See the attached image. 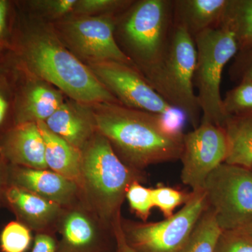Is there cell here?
Instances as JSON below:
<instances>
[{
  "mask_svg": "<svg viewBox=\"0 0 252 252\" xmlns=\"http://www.w3.org/2000/svg\"><path fill=\"white\" fill-rule=\"evenodd\" d=\"M221 232L213 212L207 207L189 241L180 252H215L217 240Z\"/></svg>",
  "mask_w": 252,
  "mask_h": 252,
  "instance_id": "obj_24",
  "label": "cell"
},
{
  "mask_svg": "<svg viewBox=\"0 0 252 252\" xmlns=\"http://www.w3.org/2000/svg\"><path fill=\"white\" fill-rule=\"evenodd\" d=\"M44 124L51 132L80 151L97 132L91 104L67 97Z\"/></svg>",
  "mask_w": 252,
  "mask_h": 252,
  "instance_id": "obj_17",
  "label": "cell"
},
{
  "mask_svg": "<svg viewBox=\"0 0 252 252\" xmlns=\"http://www.w3.org/2000/svg\"><path fill=\"white\" fill-rule=\"evenodd\" d=\"M142 182L136 181L129 187L126 193L130 210L142 222H147L154 207L152 189L147 188Z\"/></svg>",
  "mask_w": 252,
  "mask_h": 252,
  "instance_id": "obj_30",
  "label": "cell"
},
{
  "mask_svg": "<svg viewBox=\"0 0 252 252\" xmlns=\"http://www.w3.org/2000/svg\"><path fill=\"white\" fill-rule=\"evenodd\" d=\"M215 252H252V236L238 230L222 231Z\"/></svg>",
  "mask_w": 252,
  "mask_h": 252,
  "instance_id": "obj_31",
  "label": "cell"
},
{
  "mask_svg": "<svg viewBox=\"0 0 252 252\" xmlns=\"http://www.w3.org/2000/svg\"><path fill=\"white\" fill-rule=\"evenodd\" d=\"M9 185L15 186L59 204L64 208L82 200L80 188L49 169L29 168L9 164Z\"/></svg>",
  "mask_w": 252,
  "mask_h": 252,
  "instance_id": "obj_14",
  "label": "cell"
},
{
  "mask_svg": "<svg viewBox=\"0 0 252 252\" xmlns=\"http://www.w3.org/2000/svg\"><path fill=\"white\" fill-rule=\"evenodd\" d=\"M172 5L173 0H133L117 16L114 31L119 49L172 107L166 64L174 28Z\"/></svg>",
  "mask_w": 252,
  "mask_h": 252,
  "instance_id": "obj_3",
  "label": "cell"
},
{
  "mask_svg": "<svg viewBox=\"0 0 252 252\" xmlns=\"http://www.w3.org/2000/svg\"><path fill=\"white\" fill-rule=\"evenodd\" d=\"M117 16L71 14L51 23L58 37L86 65L115 61L133 65L116 41Z\"/></svg>",
  "mask_w": 252,
  "mask_h": 252,
  "instance_id": "obj_8",
  "label": "cell"
},
{
  "mask_svg": "<svg viewBox=\"0 0 252 252\" xmlns=\"http://www.w3.org/2000/svg\"><path fill=\"white\" fill-rule=\"evenodd\" d=\"M228 71L230 80L237 84L252 81V47L239 51Z\"/></svg>",
  "mask_w": 252,
  "mask_h": 252,
  "instance_id": "obj_32",
  "label": "cell"
},
{
  "mask_svg": "<svg viewBox=\"0 0 252 252\" xmlns=\"http://www.w3.org/2000/svg\"><path fill=\"white\" fill-rule=\"evenodd\" d=\"M0 156L9 164L48 169L44 141L36 123L16 124L0 138Z\"/></svg>",
  "mask_w": 252,
  "mask_h": 252,
  "instance_id": "obj_16",
  "label": "cell"
},
{
  "mask_svg": "<svg viewBox=\"0 0 252 252\" xmlns=\"http://www.w3.org/2000/svg\"><path fill=\"white\" fill-rule=\"evenodd\" d=\"M122 218L123 217L118 220L112 228L113 239L115 241L117 252H137L126 241L122 230Z\"/></svg>",
  "mask_w": 252,
  "mask_h": 252,
  "instance_id": "obj_34",
  "label": "cell"
},
{
  "mask_svg": "<svg viewBox=\"0 0 252 252\" xmlns=\"http://www.w3.org/2000/svg\"><path fill=\"white\" fill-rule=\"evenodd\" d=\"M223 110L229 117L252 113V81H243L230 89L223 98Z\"/></svg>",
  "mask_w": 252,
  "mask_h": 252,
  "instance_id": "obj_27",
  "label": "cell"
},
{
  "mask_svg": "<svg viewBox=\"0 0 252 252\" xmlns=\"http://www.w3.org/2000/svg\"><path fill=\"white\" fill-rule=\"evenodd\" d=\"M238 230H240V231L243 232V233L252 236V222L250 224L247 225L246 226L243 227V228H240V229Z\"/></svg>",
  "mask_w": 252,
  "mask_h": 252,
  "instance_id": "obj_36",
  "label": "cell"
},
{
  "mask_svg": "<svg viewBox=\"0 0 252 252\" xmlns=\"http://www.w3.org/2000/svg\"><path fill=\"white\" fill-rule=\"evenodd\" d=\"M197 63L195 41L185 28L174 25L167 56V81L172 107L185 116L193 128L201 121V110L194 91V76Z\"/></svg>",
  "mask_w": 252,
  "mask_h": 252,
  "instance_id": "obj_10",
  "label": "cell"
},
{
  "mask_svg": "<svg viewBox=\"0 0 252 252\" xmlns=\"http://www.w3.org/2000/svg\"><path fill=\"white\" fill-rule=\"evenodd\" d=\"M9 163L0 156V208L4 207L5 194L9 187Z\"/></svg>",
  "mask_w": 252,
  "mask_h": 252,
  "instance_id": "obj_35",
  "label": "cell"
},
{
  "mask_svg": "<svg viewBox=\"0 0 252 252\" xmlns=\"http://www.w3.org/2000/svg\"><path fill=\"white\" fill-rule=\"evenodd\" d=\"M223 128L228 140L226 163L252 168V113L229 117Z\"/></svg>",
  "mask_w": 252,
  "mask_h": 252,
  "instance_id": "obj_20",
  "label": "cell"
},
{
  "mask_svg": "<svg viewBox=\"0 0 252 252\" xmlns=\"http://www.w3.org/2000/svg\"><path fill=\"white\" fill-rule=\"evenodd\" d=\"M121 104L167 117L173 107L149 84L135 66L115 61L87 65Z\"/></svg>",
  "mask_w": 252,
  "mask_h": 252,
  "instance_id": "obj_11",
  "label": "cell"
},
{
  "mask_svg": "<svg viewBox=\"0 0 252 252\" xmlns=\"http://www.w3.org/2000/svg\"><path fill=\"white\" fill-rule=\"evenodd\" d=\"M9 54L20 65L69 98L88 104H121L89 67L63 45L51 23L28 16L18 7Z\"/></svg>",
  "mask_w": 252,
  "mask_h": 252,
  "instance_id": "obj_1",
  "label": "cell"
},
{
  "mask_svg": "<svg viewBox=\"0 0 252 252\" xmlns=\"http://www.w3.org/2000/svg\"><path fill=\"white\" fill-rule=\"evenodd\" d=\"M220 230H236L252 222V169L220 164L203 189Z\"/></svg>",
  "mask_w": 252,
  "mask_h": 252,
  "instance_id": "obj_7",
  "label": "cell"
},
{
  "mask_svg": "<svg viewBox=\"0 0 252 252\" xmlns=\"http://www.w3.org/2000/svg\"><path fill=\"white\" fill-rule=\"evenodd\" d=\"M45 145L48 169L81 185V151L48 128L44 122L37 123Z\"/></svg>",
  "mask_w": 252,
  "mask_h": 252,
  "instance_id": "obj_19",
  "label": "cell"
},
{
  "mask_svg": "<svg viewBox=\"0 0 252 252\" xmlns=\"http://www.w3.org/2000/svg\"><path fill=\"white\" fill-rule=\"evenodd\" d=\"M96 129L124 163L146 167L180 159L185 133L170 129L165 117L119 103L91 104Z\"/></svg>",
  "mask_w": 252,
  "mask_h": 252,
  "instance_id": "obj_2",
  "label": "cell"
},
{
  "mask_svg": "<svg viewBox=\"0 0 252 252\" xmlns=\"http://www.w3.org/2000/svg\"><path fill=\"white\" fill-rule=\"evenodd\" d=\"M16 17V0H0V59L11 49Z\"/></svg>",
  "mask_w": 252,
  "mask_h": 252,
  "instance_id": "obj_29",
  "label": "cell"
},
{
  "mask_svg": "<svg viewBox=\"0 0 252 252\" xmlns=\"http://www.w3.org/2000/svg\"><path fill=\"white\" fill-rule=\"evenodd\" d=\"M32 242V230L21 222L12 220L5 225L0 233V251L26 252Z\"/></svg>",
  "mask_w": 252,
  "mask_h": 252,
  "instance_id": "obj_25",
  "label": "cell"
},
{
  "mask_svg": "<svg viewBox=\"0 0 252 252\" xmlns=\"http://www.w3.org/2000/svg\"><path fill=\"white\" fill-rule=\"evenodd\" d=\"M207 207L203 190L192 192L189 201L172 217L155 223L122 218V230L126 241L137 252H180Z\"/></svg>",
  "mask_w": 252,
  "mask_h": 252,
  "instance_id": "obj_6",
  "label": "cell"
},
{
  "mask_svg": "<svg viewBox=\"0 0 252 252\" xmlns=\"http://www.w3.org/2000/svg\"><path fill=\"white\" fill-rule=\"evenodd\" d=\"M226 134L221 126L200 122L191 132L185 133L180 160L181 180L192 192L203 190L208 176L228 156Z\"/></svg>",
  "mask_w": 252,
  "mask_h": 252,
  "instance_id": "obj_9",
  "label": "cell"
},
{
  "mask_svg": "<svg viewBox=\"0 0 252 252\" xmlns=\"http://www.w3.org/2000/svg\"><path fill=\"white\" fill-rule=\"evenodd\" d=\"M97 252H104V251Z\"/></svg>",
  "mask_w": 252,
  "mask_h": 252,
  "instance_id": "obj_37",
  "label": "cell"
},
{
  "mask_svg": "<svg viewBox=\"0 0 252 252\" xmlns=\"http://www.w3.org/2000/svg\"><path fill=\"white\" fill-rule=\"evenodd\" d=\"M4 207L16 220L36 233L53 234L58 230L65 208L25 189L9 185L5 194Z\"/></svg>",
  "mask_w": 252,
  "mask_h": 252,
  "instance_id": "obj_15",
  "label": "cell"
},
{
  "mask_svg": "<svg viewBox=\"0 0 252 252\" xmlns=\"http://www.w3.org/2000/svg\"><path fill=\"white\" fill-rule=\"evenodd\" d=\"M197 63L194 86L201 110L200 122H208L223 127L228 116L220 95L222 73L230 60L238 52L234 34L222 24L207 30L194 38Z\"/></svg>",
  "mask_w": 252,
  "mask_h": 252,
  "instance_id": "obj_5",
  "label": "cell"
},
{
  "mask_svg": "<svg viewBox=\"0 0 252 252\" xmlns=\"http://www.w3.org/2000/svg\"><path fill=\"white\" fill-rule=\"evenodd\" d=\"M222 24L234 34L238 51L252 47V0H228Z\"/></svg>",
  "mask_w": 252,
  "mask_h": 252,
  "instance_id": "obj_22",
  "label": "cell"
},
{
  "mask_svg": "<svg viewBox=\"0 0 252 252\" xmlns=\"http://www.w3.org/2000/svg\"><path fill=\"white\" fill-rule=\"evenodd\" d=\"M58 230L61 243L56 252H97L103 251L101 243L107 229L82 200L65 208Z\"/></svg>",
  "mask_w": 252,
  "mask_h": 252,
  "instance_id": "obj_13",
  "label": "cell"
},
{
  "mask_svg": "<svg viewBox=\"0 0 252 252\" xmlns=\"http://www.w3.org/2000/svg\"><path fill=\"white\" fill-rule=\"evenodd\" d=\"M191 195V191L188 193L167 186L158 185L152 189L154 207H157L161 212L165 219L172 217L176 209L180 205H185Z\"/></svg>",
  "mask_w": 252,
  "mask_h": 252,
  "instance_id": "obj_28",
  "label": "cell"
},
{
  "mask_svg": "<svg viewBox=\"0 0 252 252\" xmlns=\"http://www.w3.org/2000/svg\"><path fill=\"white\" fill-rule=\"evenodd\" d=\"M11 59L14 63L16 76V125L22 123L37 124L46 122L59 108L67 96L52 84L20 65L12 58Z\"/></svg>",
  "mask_w": 252,
  "mask_h": 252,
  "instance_id": "obj_12",
  "label": "cell"
},
{
  "mask_svg": "<svg viewBox=\"0 0 252 252\" xmlns=\"http://www.w3.org/2000/svg\"><path fill=\"white\" fill-rule=\"evenodd\" d=\"M76 1L77 0H16L20 11L49 23L72 14Z\"/></svg>",
  "mask_w": 252,
  "mask_h": 252,
  "instance_id": "obj_23",
  "label": "cell"
},
{
  "mask_svg": "<svg viewBox=\"0 0 252 252\" xmlns=\"http://www.w3.org/2000/svg\"><path fill=\"white\" fill-rule=\"evenodd\" d=\"M142 172L124 163L97 131L81 151L82 201L111 231L122 217V207L129 187L136 181L143 182Z\"/></svg>",
  "mask_w": 252,
  "mask_h": 252,
  "instance_id": "obj_4",
  "label": "cell"
},
{
  "mask_svg": "<svg viewBox=\"0 0 252 252\" xmlns=\"http://www.w3.org/2000/svg\"><path fill=\"white\" fill-rule=\"evenodd\" d=\"M132 1L133 0H77L72 14L117 16L124 12Z\"/></svg>",
  "mask_w": 252,
  "mask_h": 252,
  "instance_id": "obj_26",
  "label": "cell"
},
{
  "mask_svg": "<svg viewBox=\"0 0 252 252\" xmlns=\"http://www.w3.org/2000/svg\"><path fill=\"white\" fill-rule=\"evenodd\" d=\"M228 0H173L175 26L185 28L195 38L223 23Z\"/></svg>",
  "mask_w": 252,
  "mask_h": 252,
  "instance_id": "obj_18",
  "label": "cell"
},
{
  "mask_svg": "<svg viewBox=\"0 0 252 252\" xmlns=\"http://www.w3.org/2000/svg\"><path fill=\"white\" fill-rule=\"evenodd\" d=\"M15 69L9 54L0 59V138L16 126Z\"/></svg>",
  "mask_w": 252,
  "mask_h": 252,
  "instance_id": "obj_21",
  "label": "cell"
},
{
  "mask_svg": "<svg viewBox=\"0 0 252 252\" xmlns=\"http://www.w3.org/2000/svg\"><path fill=\"white\" fill-rule=\"evenodd\" d=\"M58 243L53 234L36 233L31 252H56Z\"/></svg>",
  "mask_w": 252,
  "mask_h": 252,
  "instance_id": "obj_33",
  "label": "cell"
},
{
  "mask_svg": "<svg viewBox=\"0 0 252 252\" xmlns=\"http://www.w3.org/2000/svg\"></svg>",
  "mask_w": 252,
  "mask_h": 252,
  "instance_id": "obj_38",
  "label": "cell"
}]
</instances>
